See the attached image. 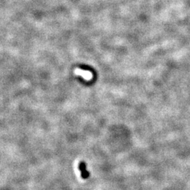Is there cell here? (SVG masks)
<instances>
[{
    "label": "cell",
    "instance_id": "1",
    "mask_svg": "<svg viewBox=\"0 0 190 190\" xmlns=\"http://www.w3.org/2000/svg\"><path fill=\"white\" fill-rule=\"evenodd\" d=\"M75 73L76 75H79L80 76L83 77V78H85L86 80H91L92 78V73L88 71H84V70H81L78 68V69L75 70Z\"/></svg>",
    "mask_w": 190,
    "mask_h": 190
},
{
    "label": "cell",
    "instance_id": "2",
    "mask_svg": "<svg viewBox=\"0 0 190 190\" xmlns=\"http://www.w3.org/2000/svg\"><path fill=\"white\" fill-rule=\"evenodd\" d=\"M80 170H81L82 172V177H83V178H87L89 176V174L86 170V165H85V164L84 163H81L80 164Z\"/></svg>",
    "mask_w": 190,
    "mask_h": 190
}]
</instances>
